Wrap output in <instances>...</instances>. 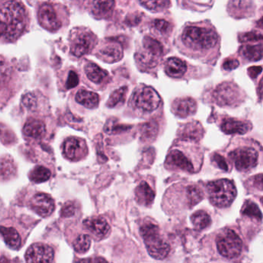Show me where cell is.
<instances>
[{"instance_id": "cell-1", "label": "cell", "mask_w": 263, "mask_h": 263, "mask_svg": "<svg viewBox=\"0 0 263 263\" xmlns=\"http://www.w3.org/2000/svg\"><path fill=\"white\" fill-rule=\"evenodd\" d=\"M219 37L215 29L208 23L189 24L179 35L180 48L187 57L204 58L217 50Z\"/></svg>"}, {"instance_id": "cell-2", "label": "cell", "mask_w": 263, "mask_h": 263, "mask_svg": "<svg viewBox=\"0 0 263 263\" xmlns=\"http://www.w3.org/2000/svg\"><path fill=\"white\" fill-rule=\"evenodd\" d=\"M27 13L23 4L8 1L0 6V40L13 41L19 37L27 24Z\"/></svg>"}, {"instance_id": "cell-3", "label": "cell", "mask_w": 263, "mask_h": 263, "mask_svg": "<svg viewBox=\"0 0 263 263\" xmlns=\"http://www.w3.org/2000/svg\"><path fill=\"white\" fill-rule=\"evenodd\" d=\"M140 231L149 255L155 259L165 258L170 252V246L161 236L158 226L147 222L141 226Z\"/></svg>"}, {"instance_id": "cell-4", "label": "cell", "mask_w": 263, "mask_h": 263, "mask_svg": "<svg viewBox=\"0 0 263 263\" xmlns=\"http://www.w3.org/2000/svg\"><path fill=\"white\" fill-rule=\"evenodd\" d=\"M211 203L218 208L229 207L237 195L235 184L229 179L211 181L207 185Z\"/></svg>"}, {"instance_id": "cell-5", "label": "cell", "mask_w": 263, "mask_h": 263, "mask_svg": "<svg viewBox=\"0 0 263 263\" xmlns=\"http://www.w3.org/2000/svg\"><path fill=\"white\" fill-rule=\"evenodd\" d=\"M161 102L158 92L152 87L144 86L138 87L134 92L130 104L135 111L141 115H148L156 110Z\"/></svg>"}, {"instance_id": "cell-6", "label": "cell", "mask_w": 263, "mask_h": 263, "mask_svg": "<svg viewBox=\"0 0 263 263\" xmlns=\"http://www.w3.org/2000/svg\"><path fill=\"white\" fill-rule=\"evenodd\" d=\"M164 53L161 43L155 38L145 36L142 47L135 54V60L140 68L152 69L158 65Z\"/></svg>"}, {"instance_id": "cell-7", "label": "cell", "mask_w": 263, "mask_h": 263, "mask_svg": "<svg viewBox=\"0 0 263 263\" xmlns=\"http://www.w3.org/2000/svg\"><path fill=\"white\" fill-rule=\"evenodd\" d=\"M216 246L221 256L231 259L241 254L242 241L235 231L226 229L217 237Z\"/></svg>"}, {"instance_id": "cell-8", "label": "cell", "mask_w": 263, "mask_h": 263, "mask_svg": "<svg viewBox=\"0 0 263 263\" xmlns=\"http://www.w3.org/2000/svg\"><path fill=\"white\" fill-rule=\"evenodd\" d=\"M229 159L239 172H249L258 164V152L254 147L242 146L229 153Z\"/></svg>"}, {"instance_id": "cell-9", "label": "cell", "mask_w": 263, "mask_h": 263, "mask_svg": "<svg viewBox=\"0 0 263 263\" xmlns=\"http://www.w3.org/2000/svg\"><path fill=\"white\" fill-rule=\"evenodd\" d=\"M214 100L221 107H233L242 101L243 97L238 87L233 83H224L214 92Z\"/></svg>"}, {"instance_id": "cell-10", "label": "cell", "mask_w": 263, "mask_h": 263, "mask_svg": "<svg viewBox=\"0 0 263 263\" xmlns=\"http://www.w3.org/2000/svg\"><path fill=\"white\" fill-rule=\"evenodd\" d=\"M96 42V36L90 30H78L72 36L70 53L77 58H81L89 53Z\"/></svg>"}, {"instance_id": "cell-11", "label": "cell", "mask_w": 263, "mask_h": 263, "mask_svg": "<svg viewBox=\"0 0 263 263\" xmlns=\"http://www.w3.org/2000/svg\"><path fill=\"white\" fill-rule=\"evenodd\" d=\"M165 165L172 170H181L187 173H194L196 171L192 156L182 149L171 150L166 158Z\"/></svg>"}, {"instance_id": "cell-12", "label": "cell", "mask_w": 263, "mask_h": 263, "mask_svg": "<svg viewBox=\"0 0 263 263\" xmlns=\"http://www.w3.org/2000/svg\"><path fill=\"white\" fill-rule=\"evenodd\" d=\"M38 20L41 25L49 31H57L62 27V23L53 4H44L40 7Z\"/></svg>"}, {"instance_id": "cell-13", "label": "cell", "mask_w": 263, "mask_h": 263, "mask_svg": "<svg viewBox=\"0 0 263 263\" xmlns=\"http://www.w3.org/2000/svg\"><path fill=\"white\" fill-rule=\"evenodd\" d=\"M54 258V252L47 245L34 244L30 246L26 253L27 263H51Z\"/></svg>"}, {"instance_id": "cell-14", "label": "cell", "mask_w": 263, "mask_h": 263, "mask_svg": "<svg viewBox=\"0 0 263 263\" xmlns=\"http://www.w3.org/2000/svg\"><path fill=\"white\" fill-rule=\"evenodd\" d=\"M64 153L68 159L78 161L87 153L85 141L81 138L72 137L66 140L64 144Z\"/></svg>"}, {"instance_id": "cell-15", "label": "cell", "mask_w": 263, "mask_h": 263, "mask_svg": "<svg viewBox=\"0 0 263 263\" xmlns=\"http://www.w3.org/2000/svg\"><path fill=\"white\" fill-rule=\"evenodd\" d=\"M30 207L41 217H47L51 215L54 211L55 203L50 195L47 194L39 193L32 198Z\"/></svg>"}, {"instance_id": "cell-16", "label": "cell", "mask_w": 263, "mask_h": 263, "mask_svg": "<svg viewBox=\"0 0 263 263\" xmlns=\"http://www.w3.org/2000/svg\"><path fill=\"white\" fill-rule=\"evenodd\" d=\"M197 103L193 98H178L172 104V111L175 116L186 118L196 112Z\"/></svg>"}, {"instance_id": "cell-17", "label": "cell", "mask_w": 263, "mask_h": 263, "mask_svg": "<svg viewBox=\"0 0 263 263\" xmlns=\"http://www.w3.org/2000/svg\"><path fill=\"white\" fill-rule=\"evenodd\" d=\"M98 57L106 63L118 62L123 58L122 47L119 43L110 41L100 49Z\"/></svg>"}, {"instance_id": "cell-18", "label": "cell", "mask_w": 263, "mask_h": 263, "mask_svg": "<svg viewBox=\"0 0 263 263\" xmlns=\"http://www.w3.org/2000/svg\"><path fill=\"white\" fill-rule=\"evenodd\" d=\"M252 127V124L249 121H240L233 118H224L221 124V130L227 135H245L250 132Z\"/></svg>"}, {"instance_id": "cell-19", "label": "cell", "mask_w": 263, "mask_h": 263, "mask_svg": "<svg viewBox=\"0 0 263 263\" xmlns=\"http://www.w3.org/2000/svg\"><path fill=\"white\" fill-rule=\"evenodd\" d=\"M85 227L98 238H104L110 232L108 222L101 217L87 218L84 221Z\"/></svg>"}, {"instance_id": "cell-20", "label": "cell", "mask_w": 263, "mask_h": 263, "mask_svg": "<svg viewBox=\"0 0 263 263\" xmlns=\"http://www.w3.org/2000/svg\"><path fill=\"white\" fill-rule=\"evenodd\" d=\"M164 71L171 78H181L187 71V65L184 61L179 58H168L164 65Z\"/></svg>"}, {"instance_id": "cell-21", "label": "cell", "mask_w": 263, "mask_h": 263, "mask_svg": "<svg viewBox=\"0 0 263 263\" xmlns=\"http://www.w3.org/2000/svg\"><path fill=\"white\" fill-rule=\"evenodd\" d=\"M135 200L142 206H150L155 199V193L145 181L140 183L135 189Z\"/></svg>"}, {"instance_id": "cell-22", "label": "cell", "mask_w": 263, "mask_h": 263, "mask_svg": "<svg viewBox=\"0 0 263 263\" xmlns=\"http://www.w3.org/2000/svg\"><path fill=\"white\" fill-rule=\"evenodd\" d=\"M84 71L89 81L96 84H102L108 77V73L95 63H87L84 67Z\"/></svg>"}, {"instance_id": "cell-23", "label": "cell", "mask_w": 263, "mask_h": 263, "mask_svg": "<svg viewBox=\"0 0 263 263\" xmlns=\"http://www.w3.org/2000/svg\"><path fill=\"white\" fill-rule=\"evenodd\" d=\"M24 132L27 136L33 138H41L45 135V124L41 120L30 119L27 121L24 127Z\"/></svg>"}, {"instance_id": "cell-24", "label": "cell", "mask_w": 263, "mask_h": 263, "mask_svg": "<svg viewBox=\"0 0 263 263\" xmlns=\"http://www.w3.org/2000/svg\"><path fill=\"white\" fill-rule=\"evenodd\" d=\"M77 102L89 109L96 108L99 104L98 93L86 90H80L76 95Z\"/></svg>"}, {"instance_id": "cell-25", "label": "cell", "mask_w": 263, "mask_h": 263, "mask_svg": "<svg viewBox=\"0 0 263 263\" xmlns=\"http://www.w3.org/2000/svg\"><path fill=\"white\" fill-rule=\"evenodd\" d=\"M0 234L4 237V241L9 247L15 250L21 247V236L14 228L0 226Z\"/></svg>"}, {"instance_id": "cell-26", "label": "cell", "mask_w": 263, "mask_h": 263, "mask_svg": "<svg viewBox=\"0 0 263 263\" xmlns=\"http://www.w3.org/2000/svg\"><path fill=\"white\" fill-rule=\"evenodd\" d=\"M240 55L248 61H258L262 58V44H246L240 48Z\"/></svg>"}, {"instance_id": "cell-27", "label": "cell", "mask_w": 263, "mask_h": 263, "mask_svg": "<svg viewBox=\"0 0 263 263\" xmlns=\"http://www.w3.org/2000/svg\"><path fill=\"white\" fill-rule=\"evenodd\" d=\"M115 4L114 1H93L91 3V13L95 17H106L111 13Z\"/></svg>"}, {"instance_id": "cell-28", "label": "cell", "mask_w": 263, "mask_h": 263, "mask_svg": "<svg viewBox=\"0 0 263 263\" xmlns=\"http://www.w3.org/2000/svg\"><path fill=\"white\" fill-rule=\"evenodd\" d=\"M203 135V127L200 123H189L183 127L181 136L184 139L192 140V141H198L201 139Z\"/></svg>"}, {"instance_id": "cell-29", "label": "cell", "mask_w": 263, "mask_h": 263, "mask_svg": "<svg viewBox=\"0 0 263 263\" xmlns=\"http://www.w3.org/2000/svg\"><path fill=\"white\" fill-rule=\"evenodd\" d=\"M191 221L197 230H203L210 226L212 219L204 211H197L191 216Z\"/></svg>"}, {"instance_id": "cell-30", "label": "cell", "mask_w": 263, "mask_h": 263, "mask_svg": "<svg viewBox=\"0 0 263 263\" xmlns=\"http://www.w3.org/2000/svg\"><path fill=\"white\" fill-rule=\"evenodd\" d=\"M187 204L189 208L194 207L204 198V193L196 185H189L185 190Z\"/></svg>"}, {"instance_id": "cell-31", "label": "cell", "mask_w": 263, "mask_h": 263, "mask_svg": "<svg viewBox=\"0 0 263 263\" xmlns=\"http://www.w3.org/2000/svg\"><path fill=\"white\" fill-rule=\"evenodd\" d=\"M51 176V172L47 167L36 166L30 175V178L35 183H42L48 181Z\"/></svg>"}, {"instance_id": "cell-32", "label": "cell", "mask_w": 263, "mask_h": 263, "mask_svg": "<svg viewBox=\"0 0 263 263\" xmlns=\"http://www.w3.org/2000/svg\"><path fill=\"white\" fill-rule=\"evenodd\" d=\"M127 91V87H121V88L114 91L112 95H110L108 101H107V107L112 108V107H116L118 104H124V101H125Z\"/></svg>"}, {"instance_id": "cell-33", "label": "cell", "mask_w": 263, "mask_h": 263, "mask_svg": "<svg viewBox=\"0 0 263 263\" xmlns=\"http://www.w3.org/2000/svg\"><path fill=\"white\" fill-rule=\"evenodd\" d=\"M130 127H132L130 126L118 124L116 119H110L107 121L104 126V132L107 135H117V134L126 132Z\"/></svg>"}, {"instance_id": "cell-34", "label": "cell", "mask_w": 263, "mask_h": 263, "mask_svg": "<svg viewBox=\"0 0 263 263\" xmlns=\"http://www.w3.org/2000/svg\"><path fill=\"white\" fill-rule=\"evenodd\" d=\"M91 244V239L89 235L83 234L79 235L73 243L75 251L79 253H85L89 250Z\"/></svg>"}, {"instance_id": "cell-35", "label": "cell", "mask_w": 263, "mask_h": 263, "mask_svg": "<svg viewBox=\"0 0 263 263\" xmlns=\"http://www.w3.org/2000/svg\"><path fill=\"white\" fill-rule=\"evenodd\" d=\"M241 212L243 215H247L251 218H255L258 221H261L262 218L261 211L258 209V205L251 201H247L245 203L242 209H241Z\"/></svg>"}, {"instance_id": "cell-36", "label": "cell", "mask_w": 263, "mask_h": 263, "mask_svg": "<svg viewBox=\"0 0 263 263\" xmlns=\"http://www.w3.org/2000/svg\"><path fill=\"white\" fill-rule=\"evenodd\" d=\"M140 4L151 11L160 12L167 8L171 3L169 1H141Z\"/></svg>"}, {"instance_id": "cell-37", "label": "cell", "mask_w": 263, "mask_h": 263, "mask_svg": "<svg viewBox=\"0 0 263 263\" xmlns=\"http://www.w3.org/2000/svg\"><path fill=\"white\" fill-rule=\"evenodd\" d=\"M16 169L11 160L7 158H3L0 160V176L8 178L13 175Z\"/></svg>"}, {"instance_id": "cell-38", "label": "cell", "mask_w": 263, "mask_h": 263, "mask_svg": "<svg viewBox=\"0 0 263 263\" xmlns=\"http://www.w3.org/2000/svg\"><path fill=\"white\" fill-rule=\"evenodd\" d=\"M153 28L159 34L164 36L170 33L172 30V26L164 20H155L153 23Z\"/></svg>"}, {"instance_id": "cell-39", "label": "cell", "mask_w": 263, "mask_h": 263, "mask_svg": "<svg viewBox=\"0 0 263 263\" xmlns=\"http://www.w3.org/2000/svg\"><path fill=\"white\" fill-rule=\"evenodd\" d=\"M158 132V126L156 123H147L143 125L141 128V135L146 139H152L153 137L156 136Z\"/></svg>"}, {"instance_id": "cell-40", "label": "cell", "mask_w": 263, "mask_h": 263, "mask_svg": "<svg viewBox=\"0 0 263 263\" xmlns=\"http://www.w3.org/2000/svg\"><path fill=\"white\" fill-rule=\"evenodd\" d=\"M22 103L26 108L34 110L37 106V100L33 93H29L23 97Z\"/></svg>"}, {"instance_id": "cell-41", "label": "cell", "mask_w": 263, "mask_h": 263, "mask_svg": "<svg viewBox=\"0 0 263 263\" xmlns=\"http://www.w3.org/2000/svg\"><path fill=\"white\" fill-rule=\"evenodd\" d=\"M262 35L258 32H251L245 33L242 36H240L239 40L241 42H250V41H261Z\"/></svg>"}, {"instance_id": "cell-42", "label": "cell", "mask_w": 263, "mask_h": 263, "mask_svg": "<svg viewBox=\"0 0 263 263\" xmlns=\"http://www.w3.org/2000/svg\"><path fill=\"white\" fill-rule=\"evenodd\" d=\"M79 83V78L76 72L70 71L69 73L68 78H67V83H66V87L67 89H72L78 86Z\"/></svg>"}, {"instance_id": "cell-43", "label": "cell", "mask_w": 263, "mask_h": 263, "mask_svg": "<svg viewBox=\"0 0 263 263\" xmlns=\"http://www.w3.org/2000/svg\"><path fill=\"white\" fill-rule=\"evenodd\" d=\"M238 66H239V62L236 59L229 58V59L226 60L224 61L222 67L227 71H231V70L236 69Z\"/></svg>"}, {"instance_id": "cell-44", "label": "cell", "mask_w": 263, "mask_h": 263, "mask_svg": "<svg viewBox=\"0 0 263 263\" xmlns=\"http://www.w3.org/2000/svg\"><path fill=\"white\" fill-rule=\"evenodd\" d=\"M212 161L217 164L219 168L222 169L224 171H228L227 163H226V160L221 155H212Z\"/></svg>"}, {"instance_id": "cell-45", "label": "cell", "mask_w": 263, "mask_h": 263, "mask_svg": "<svg viewBox=\"0 0 263 263\" xmlns=\"http://www.w3.org/2000/svg\"><path fill=\"white\" fill-rule=\"evenodd\" d=\"M75 206L72 203H67L61 210V215L64 217H71L74 215Z\"/></svg>"}, {"instance_id": "cell-46", "label": "cell", "mask_w": 263, "mask_h": 263, "mask_svg": "<svg viewBox=\"0 0 263 263\" xmlns=\"http://www.w3.org/2000/svg\"><path fill=\"white\" fill-rule=\"evenodd\" d=\"M261 72V67H250V68L248 70V73H249V76L251 78H255Z\"/></svg>"}, {"instance_id": "cell-47", "label": "cell", "mask_w": 263, "mask_h": 263, "mask_svg": "<svg viewBox=\"0 0 263 263\" xmlns=\"http://www.w3.org/2000/svg\"><path fill=\"white\" fill-rule=\"evenodd\" d=\"M75 263H92L90 258H84V259H80L75 261Z\"/></svg>"}, {"instance_id": "cell-48", "label": "cell", "mask_w": 263, "mask_h": 263, "mask_svg": "<svg viewBox=\"0 0 263 263\" xmlns=\"http://www.w3.org/2000/svg\"><path fill=\"white\" fill-rule=\"evenodd\" d=\"M95 263H107V261H106V260H104V258H96V261H95Z\"/></svg>"}, {"instance_id": "cell-49", "label": "cell", "mask_w": 263, "mask_h": 263, "mask_svg": "<svg viewBox=\"0 0 263 263\" xmlns=\"http://www.w3.org/2000/svg\"><path fill=\"white\" fill-rule=\"evenodd\" d=\"M0 263H7V261H6L5 258H3L2 260H0Z\"/></svg>"}]
</instances>
